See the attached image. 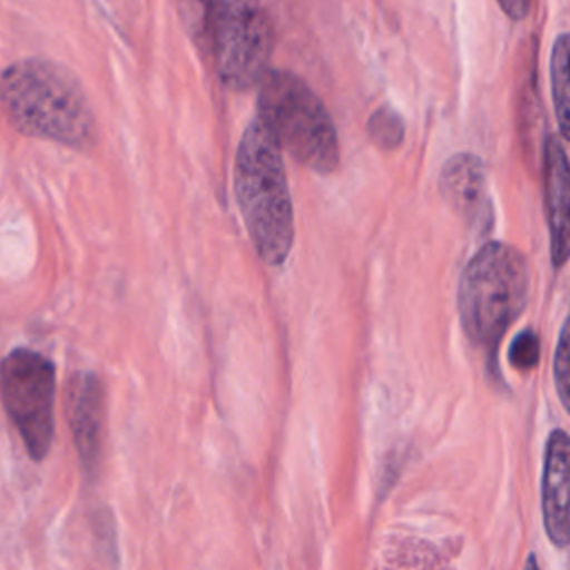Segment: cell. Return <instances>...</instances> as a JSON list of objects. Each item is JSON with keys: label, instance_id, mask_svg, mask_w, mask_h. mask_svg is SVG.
Returning a JSON list of instances; mask_svg holds the SVG:
<instances>
[{"label": "cell", "instance_id": "9", "mask_svg": "<svg viewBox=\"0 0 570 570\" xmlns=\"http://www.w3.org/2000/svg\"><path fill=\"white\" fill-rule=\"evenodd\" d=\"M568 434L552 430L546 443L541 476V512L548 539L557 548L568 543Z\"/></svg>", "mask_w": 570, "mask_h": 570}, {"label": "cell", "instance_id": "7", "mask_svg": "<svg viewBox=\"0 0 570 570\" xmlns=\"http://www.w3.org/2000/svg\"><path fill=\"white\" fill-rule=\"evenodd\" d=\"M102 385L94 372H76L67 387V419L80 468L94 479L102 450Z\"/></svg>", "mask_w": 570, "mask_h": 570}, {"label": "cell", "instance_id": "14", "mask_svg": "<svg viewBox=\"0 0 570 570\" xmlns=\"http://www.w3.org/2000/svg\"><path fill=\"white\" fill-rule=\"evenodd\" d=\"M508 358L514 367L528 372L532 367H537L539 363V336L534 330H523L514 336L510 350H508Z\"/></svg>", "mask_w": 570, "mask_h": 570}, {"label": "cell", "instance_id": "13", "mask_svg": "<svg viewBox=\"0 0 570 570\" xmlns=\"http://www.w3.org/2000/svg\"><path fill=\"white\" fill-rule=\"evenodd\" d=\"M403 118L392 107L376 109L367 120V136L381 149H394L403 140Z\"/></svg>", "mask_w": 570, "mask_h": 570}, {"label": "cell", "instance_id": "6", "mask_svg": "<svg viewBox=\"0 0 570 570\" xmlns=\"http://www.w3.org/2000/svg\"><path fill=\"white\" fill-rule=\"evenodd\" d=\"M2 407L33 461H42L53 441L56 367L29 347H16L0 361Z\"/></svg>", "mask_w": 570, "mask_h": 570}, {"label": "cell", "instance_id": "16", "mask_svg": "<svg viewBox=\"0 0 570 570\" xmlns=\"http://www.w3.org/2000/svg\"><path fill=\"white\" fill-rule=\"evenodd\" d=\"M183 11L187 16V22L196 38H205V24H207V11L212 0H180Z\"/></svg>", "mask_w": 570, "mask_h": 570}, {"label": "cell", "instance_id": "5", "mask_svg": "<svg viewBox=\"0 0 570 570\" xmlns=\"http://www.w3.org/2000/svg\"><path fill=\"white\" fill-rule=\"evenodd\" d=\"M205 38L225 87L245 91L267 71L272 29L261 0H212Z\"/></svg>", "mask_w": 570, "mask_h": 570}, {"label": "cell", "instance_id": "11", "mask_svg": "<svg viewBox=\"0 0 570 570\" xmlns=\"http://www.w3.org/2000/svg\"><path fill=\"white\" fill-rule=\"evenodd\" d=\"M374 570H454L452 563L434 546L421 539H392Z\"/></svg>", "mask_w": 570, "mask_h": 570}, {"label": "cell", "instance_id": "2", "mask_svg": "<svg viewBox=\"0 0 570 570\" xmlns=\"http://www.w3.org/2000/svg\"><path fill=\"white\" fill-rule=\"evenodd\" d=\"M234 194L258 256L267 265L285 263L294 240L292 196L281 147L258 118L236 149Z\"/></svg>", "mask_w": 570, "mask_h": 570}, {"label": "cell", "instance_id": "15", "mask_svg": "<svg viewBox=\"0 0 570 570\" xmlns=\"http://www.w3.org/2000/svg\"><path fill=\"white\" fill-rule=\"evenodd\" d=\"M554 383H557V394L563 407H568V385H570V343H568V321H563L559 330V341H557V352H554Z\"/></svg>", "mask_w": 570, "mask_h": 570}, {"label": "cell", "instance_id": "12", "mask_svg": "<svg viewBox=\"0 0 570 570\" xmlns=\"http://www.w3.org/2000/svg\"><path fill=\"white\" fill-rule=\"evenodd\" d=\"M570 45L568 33H559L552 45L550 56V85H552V105L561 138L568 134L570 125Z\"/></svg>", "mask_w": 570, "mask_h": 570}, {"label": "cell", "instance_id": "3", "mask_svg": "<svg viewBox=\"0 0 570 570\" xmlns=\"http://www.w3.org/2000/svg\"><path fill=\"white\" fill-rule=\"evenodd\" d=\"M528 265L510 245L490 240L465 265L459 283V314L468 338L494 352L528 301Z\"/></svg>", "mask_w": 570, "mask_h": 570}, {"label": "cell", "instance_id": "18", "mask_svg": "<svg viewBox=\"0 0 570 570\" xmlns=\"http://www.w3.org/2000/svg\"><path fill=\"white\" fill-rule=\"evenodd\" d=\"M523 570H541V568H539V563H537V557H534V554H530V557H528V561H525V568H523Z\"/></svg>", "mask_w": 570, "mask_h": 570}, {"label": "cell", "instance_id": "1", "mask_svg": "<svg viewBox=\"0 0 570 570\" xmlns=\"http://www.w3.org/2000/svg\"><path fill=\"white\" fill-rule=\"evenodd\" d=\"M0 107L29 138L87 151L96 145L94 109L78 78L47 58H22L0 73Z\"/></svg>", "mask_w": 570, "mask_h": 570}, {"label": "cell", "instance_id": "10", "mask_svg": "<svg viewBox=\"0 0 570 570\" xmlns=\"http://www.w3.org/2000/svg\"><path fill=\"white\" fill-rule=\"evenodd\" d=\"M543 191L550 234V258L557 269L568 258V154L563 138L552 136L543 149Z\"/></svg>", "mask_w": 570, "mask_h": 570}, {"label": "cell", "instance_id": "8", "mask_svg": "<svg viewBox=\"0 0 570 570\" xmlns=\"http://www.w3.org/2000/svg\"><path fill=\"white\" fill-rule=\"evenodd\" d=\"M443 198L472 227L490 229L492 205L488 196L485 167L474 154H454L441 171L439 180Z\"/></svg>", "mask_w": 570, "mask_h": 570}, {"label": "cell", "instance_id": "17", "mask_svg": "<svg viewBox=\"0 0 570 570\" xmlns=\"http://www.w3.org/2000/svg\"><path fill=\"white\" fill-rule=\"evenodd\" d=\"M497 2L503 9V13L512 20H523L532 7V0H497Z\"/></svg>", "mask_w": 570, "mask_h": 570}, {"label": "cell", "instance_id": "4", "mask_svg": "<svg viewBox=\"0 0 570 570\" xmlns=\"http://www.w3.org/2000/svg\"><path fill=\"white\" fill-rule=\"evenodd\" d=\"M281 149L312 171L338 167V136L330 111L292 71L267 69L258 80V116Z\"/></svg>", "mask_w": 570, "mask_h": 570}]
</instances>
